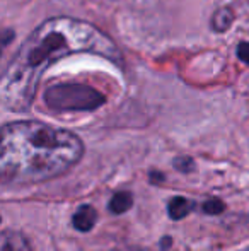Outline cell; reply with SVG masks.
<instances>
[{"label": "cell", "instance_id": "52a82bcc", "mask_svg": "<svg viewBox=\"0 0 249 251\" xmlns=\"http://www.w3.org/2000/svg\"><path fill=\"white\" fill-rule=\"evenodd\" d=\"M191 210V201L186 200L184 197H176L169 201L167 205V212H169V217L174 221H180V219L186 217Z\"/></svg>", "mask_w": 249, "mask_h": 251}, {"label": "cell", "instance_id": "7c38bea8", "mask_svg": "<svg viewBox=\"0 0 249 251\" xmlns=\"http://www.w3.org/2000/svg\"><path fill=\"white\" fill-rule=\"evenodd\" d=\"M14 38V31L7 29V31H0V48L5 47V45H9L10 41H12Z\"/></svg>", "mask_w": 249, "mask_h": 251}, {"label": "cell", "instance_id": "8fae6325", "mask_svg": "<svg viewBox=\"0 0 249 251\" xmlns=\"http://www.w3.org/2000/svg\"><path fill=\"white\" fill-rule=\"evenodd\" d=\"M174 166H176L180 171L188 173V171H191V169H193V161L189 157H180V159H176V161H174Z\"/></svg>", "mask_w": 249, "mask_h": 251}, {"label": "cell", "instance_id": "9c48e42d", "mask_svg": "<svg viewBox=\"0 0 249 251\" xmlns=\"http://www.w3.org/2000/svg\"><path fill=\"white\" fill-rule=\"evenodd\" d=\"M224 210H226V205H224V201L219 199H210L203 203V212H205V214L217 215V214H222Z\"/></svg>", "mask_w": 249, "mask_h": 251}, {"label": "cell", "instance_id": "5b68a950", "mask_svg": "<svg viewBox=\"0 0 249 251\" xmlns=\"http://www.w3.org/2000/svg\"><path fill=\"white\" fill-rule=\"evenodd\" d=\"M0 251H31L27 239L17 231L0 232Z\"/></svg>", "mask_w": 249, "mask_h": 251}, {"label": "cell", "instance_id": "3957f363", "mask_svg": "<svg viewBox=\"0 0 249 251\" xmlns=\"http://www.w3.org/2000/svg\"><path fill=\"white\" fill-rule=\"evenodd\" d=\"M45 102L55 111H92L103 106L106 98L86 84H57L46 89Z\"/></svg>", "mask_w": 249, "mask_h": 251}, {"label": "cell", "instance_id": "30bf717a", "mask_svg": "<svg viewBox=\"0 0 249 251\" xmlns=\"http://www.w3.org/2000/svg\"><path fill=\"white\" fill-rule=\"evenodd\" d=\"M237 58L249 65V41H243L237 47Z\"/></svg>", "mask_w": 249, "mask_h": 251}, {"label": "cell", "instance_id": "6da1fadb", "mask_svg": "<svg viewBox=\"0 0 249 251\" xmlns=\"http://www.w3.org/2000/svg\"><path fill=\"white\" fill-rule=\"evenodd\" d=\"M73 53H94L116 65L123 62L114 41L91 23L65 16L51 17L26 38L0 74V102L12 111L27 109L41 75L50 65Z\"/></svg>", "mask_w": 249, "mask_h": 251}, {"label": "cell", "instance_id": "ba28073f", "mask_svg": "<svg viewBox=\"0 0 249 251\" xmlns=\"http://www.w3.org/2000/svg\"><path fill=\"white\" fill-rule=\"evenodd\" d=\"M133 205V197L128 192H120L111 199L110 201V210L113 214H125L132 208Z\"/></svg>", "mask_w": 249, "mask_h": 251}, {"label": "cell", "instance_id": "7a4b0ae2", "mask_svg": "<svg viewBox=\"0 0 249 251\" xmlns=\"http://www.w3.org/2000/svg\"><path fill=\"white\" fill-rule=\"evenodd\" d=\"M84 154L82 140L68 130L26 120L0 128V181L26 185L67 173Z\"/></svg>", "mask_w": 249, "mask_h": 251}, {"label": "cell", "instance_id": "4fadbf2b", "mask_svg": "<svg viewBox=\"0 0 249 251\" xmlns=\"http://www.w3.org/2000/svg\"><path fill=\"white\" fill-rule=\"evenodd\" d=\"M241 251H249V246H248V248H244V250H241Z\"/></svg>", "mask_w": 249, "mask_h": 251}, {"label": "cell", "instance_id": "8992f818", "mask_svg": "<svg viewBox=\"0 0 249 251\" xmlns=\"http://www.w3.org/2000/svg\"><path fill=\"white\" fill-rule=\"evenodd\" d=\"M234 19H236V14L230 7H220L212 16V29L217 33H224L232 26Z\"/></svg>", "mask_w": 249, "mask_h": 251}, {"label": "cell", "instance_id": "277c9868", "mask_svg": "<svg viewBox=\"0 0 249 251\" xmlns=\"http://www.w3.org/2000/svg\"><path fill=\"white\" fill-rule=\"evenodd\" d=\"M96 219H97L96 208H94L92 205H82V207L77 208V212L73 214L72 222H73V227H75L77 231L87 232L94 227Z\"/></svg>", "mask_w": 249, "mask_h": 251}]
</instances>
